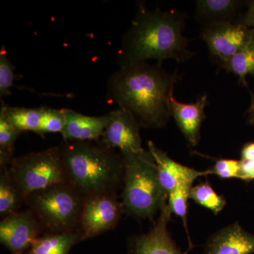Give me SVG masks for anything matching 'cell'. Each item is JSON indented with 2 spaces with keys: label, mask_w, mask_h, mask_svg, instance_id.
<instances>
[{
  "label": "cell",
  "mask_w": 254,
  "mask_h": 254,
  "mask_svg": "<svg viewBox=\"0 0 254 254\" xmlns=\"http://www.w3.org/2000/svg\"><path fill=\"white\" fill-rule=\"evenodd\" d=\"M162 63L141 62L120 66L107 83V98L133 115L141 127H165L172 117L177 72L170 73Z\"/></svg>",
  "instance_id": "6da1fadb"
},
{
  "label": "cell",
  "mask_w": 254,
  "mask_h": 254,
  "mask_svg": "<svg viewBox=\"0 0 254 254\" xmlns=\"http://www.w3.org/2000/svg\"><path fill=\"white\" fill-rule=\"evenodd\" d=\"M187 15L180 11L149 9L140 3L131 25L123 37L118 52L120 66L155 60H190L195 53L189 49L184 36Z\"/></svg>",
  "instance_id": "7a4b0ae2"
},
{
  "label": "cell",
  "mask_w": 254,
  "mask_h": 254,
  "mask_svg": "<svg viewBox=\"0 0 254 254\" xmlns=\"http://www.w3.org/2000/svg\"><path fill=\"white\" fill-rule=\"evenodd\" d=\"M66 183L84 199L102 195H118L123 188V155L99 142L64 141L60 145Z\"/></svg>",
  "instance_id": "3957f363"
},
{
  "label": "cell",
  "mask_w": 254,
  "mask_h": 254,
  "mask_svg": "<svg viewBox=\"0 0 254 254\" xmlns=\"http://www.w3.org/2000/svg\"><path fill=\"white\" fill-rule=\"evenodd\" d=\"M125 163L122 199L125 212L136 218H153L168 203L149 150L120 152Z\"/></svg>",
  "instance_id": "277c9868"
},
{
  "label": "cell",
  "mask_w": 254,
  "mask_h": 254,
  "mask_svg": "<svg viewBox=\"0 0 254 254\" xmlns=\"http://www.w3.org/2000/svg\"><path fill=\"white\" fill-rule=\"evenodd\" d=\"M84 198L67 183L35 192L25 200L46 232L76 231Z\"/></svg>",
  "instance_id": "5b68a950"
},
{
  "label": "cell",
  "mask_w": 254,
  "mask_h": 254,
  "mask_svg": "<svg viewBox=\"0 0 254 254\" xmlns=\"http://www.w3.org/2000/svg\"><path fill=\"white\" fill-rule=\"evenodd\" d=\"M9 171L25 200L35 192L66 183L60 145L16 157Z\"/></svg>",
  "instance_id": "8992f818"
},
{
  "label": "cell",
  "mask_w": 254,
  "mask_h": 254,
  "mask_svg": "<svg viewBox=\"0 0 254 254\" xmlns=\"http://www.w3.org/2000/svg\"><path fill=\"white\" fill-rule=\"evenodd\" d=\"M125 209L118 195H102L86 198L83 203L78 230L82 240L93 238L113 230Z\"/></svg>",
  "instance_id": "52a82bcc"
},
{
  "label": "cell",
  "mask_w": 254,
  "mask_h": 254,
  "mask_svg": "<svg viewBox=\"0 0 254 254\" xmlns=\"http://www.w3.org/2000/svg\"><path fill=\"white\" fill-rule=\"evenodd\" d=\"M254 32V29L237 21L203 26L200 38L208 46L210 55L223 67L247 44Z\"/></svg>",
  "instance_id": "ba28073f"
},
{
  "label": "cell",
  "mask_w": 254,
  "mask_h": 254,
  "mask_svg": "<svg viewBox=\"0 0 254 254\" xmlns=\"http://www.w3.org/2000/svg\"><path fill=\"white\" fill-rule=\"evenodd\" d=\"M45 232L29 208L11 214L0 222V242L11 254H24Z\"/></svg>",
  "instance_id": "9c48e42d"
},
{
  "label": "cell",
  "mask_w": 254,
  "mask_h": 254,
  "mask_svg": "<svg viewBox=\"0 0 254 254\" xmlns=\"http://www.w3.org/2000/svg\"><path fill=\"white\" fill-rule=\"evenodd\" d=\"M108 122L100 143L108 149L138 153L143 150L140 125L128 110L119 108L110 112Z\"/></svg>",
  "instance_id": "30bf717a"
},
{
  "label": "cell",
  "mask_w": 254,
  "mask_h": 254,
  "mask_svg": "<svg viewBox=\"0 0 254 254\" xmlns=\"http://www.w3.org/2000/svg\"><path fill=\"white\" fill-rule=\"evenodd\" d=\"M171 215L167 203L160 210V216L151 230L134 239L131 254H185L169 233L168 224Z\"/></svg>",
  "instance_id": "8fae6325"
},
{
  "label": "cell",
  "mask_w": 254,
  "mask_h": 254,
  "mask_svg": "<svg viewBox=\"0 0 254 254\" xmlns=\"http://www.w3.org/2000/svg\"><path fill=\"white\" fill-rule=\"evenodd\" d=\"M148 150L154 158L159 180L168 195L182 184H192L198 177L210 175V170L198 171L185 166L170 158L152 141L148 142Z\"/></svg>",
  "instance_id": "7c38bea8"
},
{
  "label": "cell",
  "mask_w": 254,
  "mask_h": 254,
  "mask_svg": "<svg viewBox=\"0 0 254 254\" xmlns=\"http://www.w3.org/2000/svg\"><path fill=\"white\" fill-rule=\"evenodd\" d=\"M208 95L200 96L195 103H183L173 96L170 99L172 116L184 136L191 146H196L200 138V128L205 120Z\"/></svg>",
  "instance_id": "4fadbf2b"
},
{
  "label": "cell",
  "mask_w": 254,
  "mask_h": 254,
  "mask_svg": "<svg viewBox=\"0 0 254 254\" xmlns=\"http://www.w3.org/2000/svg\"><path fill=\"white\" fill-rule=\"evenodd\" d=\"M66 123L62 135L64 141L99 142L108 122V115L94 117L64 109Z\"/></svg>",
  "instance_id": "5bb4252c"
},
{
  "label": "cell",
  "mask_w": 254,
  "mask_h": 254,
  "mask_svg": "<svg viewBox=\"0 0 254 254\" xmlns=\"http://www.w3.org/2000/svg\"><path fill=\"white\" fill-rule=\"evenodd\" d=\"M254 254V235L235 223L222 229L210 237L205 254Z\"/></svg>",
  "instance_id": "9a60e30c"
},
{
  "label": "cell",
  "mask_w": 254,
  "mask_h": 254,
  "mask_svg": "<svg viewBox=\"0 0 254 254\" xmlns=\"http://www.w3.org/2000/svg\"><path fill=\"white\" fill-rule=\"evenodd\" d=\"M243 4L238 0H198L195 18L203 26L234 22Z\"/></svg>",
  "instance_id": "2e32d148"
},
{
  "label": "cell",
  "mask_w": 254,
  "mask_h": 254,
  "mask_svg": "<svg viewBox=\"0 0 254 254\" xmlns=\"http://www.w3.org/2000/svg\"><path fill=\"white\" fill-rule=\"evenodd\" d=\"M81 232H45L38 237L27 254H69L71 248L82 242Z\"/></svg>",
  "instance_id": "e0dca14e"
},
{
  "label": "cell",
  "mask_w": 254,
  "mask_h": 254,
  "mask_svg": "<svg viewBox=\"0 0 254 254\" xmlns=\"http://www.w3.org/2000/svg\"><path fill=\"white\" fill-rule=\"evenodd\" d=\"M25 198L10 175L9 167L0 168V215L6 218L19 211Z\"/></svg>",
  "instance_id": "ac0fdd59"
},
{
  "label": "cell",
  "mask_w": 254,
  "mask_h": 254,
  "mask_svg": "<svg viewBox=\"0 0 254 254\" xmlns=\"http://www.w3.org/2000/svg\"><path fill=\"white\" fill-rule=\"evenodd\" d=\"M0 113L4 114L11 125L22 133L33 131L38 133L41 125L42 107L38 108L10 107L2 103Z\"/></svg>",
  "instance_id": "d6986e66"
},
{
  "label": "cell",
  "mask_w": 254,
  "mask_h": 254,
  "mask_svg": "<svg viewBox=\"0 0 254 254\" xmlns=\"http://www.w3.org/2000/svg\"><path fill=\"white\" fill-rule=\"evenodd\" d=\"M222 68L227 72L236 75L241 84L248 88L246 77L248 75L254 76V32L247 44L230 58Z\"/></svg>",
  "instance_id": "ffe728a7"
},
{
  "label": "cell",
  "mask_w": 254,
  "mask_h": 254,
  "mask_svg": "<svg viewBox=\"0 0 254 254\" xmlns=\"http://www.w3.org/2000/svg\"><path fill=\"white\" fill-rule=\"evenodd\" d=\"M21 132L0 113V168L9 167L15 157V142Z\"/></svg>",
  "instance_id": "44dd1931"
},
{
  "label": "cell",
  "mask_w": 254,
  "mask_h": 254,
  "mask_svg": "<svg viewBox=\"0 0 254 254\" xmlns=\"http://www.w3.org/2000/svg\"><path fill=\"white\" fill-rule=\"evenodd\" d=\"M190 198L201 206L211 210L215 215L222 211L227 203L225 198L218 195L207 182L196 186H192Z\"/></svg>",
  "instance_id": "7402d4cb"
},
{
  "label": "cell",
  "mask_w": 254,
  "mask_h": 254,
  "mask_svg": "<svg viewBox=\"0 0 254 254\" xmlns=\"http://www.w3.org/2000/svg\"><path fill=\"white\" fill-rule=\"evenodd\" d=\"M66 123L64 109H53L42 107L41 125L38 134L44 136L46 133H61Z\"/></svg>",
  "instance_id": "603a6c76"
},
{
  "label": "cell",
  "mask_w": 254,
  "mask_h": 254,
  "mask_svg": "<svg viewBox=\"0 0 254 254\" xmlns=\"http://www.w3.org/2000/svg\"><path fill=\"white\" fill-rule=\"evenodd\" d=\"M192 184H182L168 195V205L172 213L180 217L183 220L184 225L187 227V203L190 198V190Z\"/></svg>",
  "instance_id": "cb8c5ba5"
},
{
  "label": "cell",
  "mask_w": 254,
  "mask_h": 254,
  "mask_svg": "<svg viewBox=\"0 0 254 254\" xmlns=\"http://www.w3.org/2000/svg\"><path fill=\"white\" fill-rule=\"evenodd\" d=\"M15 67L8 57L5 46L0 50V96L11 94V88L14 85Z\"/></svg>",
  "instance_id": "d4e9b609"
},
{
  "label": "cell",
  "mask_w": 254,
  "mask_h": 254,
  "mask_svg": "<svg viewBox=\"0 0 254 254\" xmlns=\"http://www.w3.org/2000/svg\"><path fill=\"white\" fill-rule=\"evenodd\" d=\"M240 160L220 159L217 160L213 168L210 169V174L217 175L223 180L240 179Z\"/></svg>",
  "instance_id": "484cf974"
},
{
  "label": "cell",
  "mask_w": 254,
  "mask_h": 254,
  "mask_svg": "<svg viewBox=\"0 0 254 254\" xmlns=\"http://www.w3.org/2000/svg\"><path fill=\"white\" fill-rule=\"evenodd\" d=\"M240 180L245 182L254 180V160H240Z\"/></svg>",
  "instance_id": "4316f807"
},
{
  "label": "cell",
  "mask_w": 254,
  "mask_h": 254,
  "mask_svg": "<svg viewBox=\"0 0 254 254\" xmlns=\"http://www.w3.org/2000/svg\"><path fill=\"white\" fill-rule=\"evenodd\" d=\"M237 21L245 25L247 27L254 29V1H251L249 3L248 9L245 14Z\"/></svg>",
  "instance_id": "83f0119b"
},
{
  "label": "cell",
  "mask_w": 254,
  "mask_h": 254,
  "mask_svg": "<svg viewBox=\"0 0 254 254\" xmlns=\"http://www.w3.org/2000/svg\"><path fill=\"white\" fill-rule=\"evenodd\" d=\"M241 160H254V142L246 143L242 147Z\"/></svg>",
  "instance_id": "f1b7e54d"
},
{
  "label": "cell",
  "mask_w": 254,
  "mask_h": 254,
  "mask_svg": "<svg viewBox=\"0 0 254 254\" xmlns=\"http://www.w3.org/2000/svg\"><path fill=\"white\" fill-rule=\"evenodd\" d=\"M252 95V102L250 108L247 110V118L249 123L254 125V93H251Z\"/></svg>",
  "instance_id": "f546056e"
},
{
  "label": "cell",
  "mask_w": 254,
  "mask_h": 254,
  "mask_svg": "<svg viewBox=\"0 0 254 254\" xmlns=\"http://www.w3.org/2000/svg\"></svg>",
  "instance_id": "4dcf8cb0"
}]
</instances>
